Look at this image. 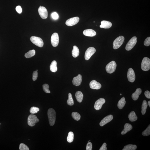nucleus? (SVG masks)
I'll list each match as a JSON object with an SVG mask.
<instances>
[{
  "mask_svg": "<svg viewBox=\"0 0 150 150\" xmlns=\"http://www.w3.org/2000/svg\"><path fill=\"white\" fill-rule=\"evenodd\" d=\"M82 76L80 74L78 75L76 77L73 78L72 81L73 84L76 86L80 85L82 82Z\"/></svg>",
  "mask_w": 150,
  "mask_h": 150,
  "instance_id": "15",
  "label": "nucleus"
},
{
  "mask_svg": "<svg viewBox=\"0 0 150 150\" xmlns=\"http://www.w3.org/2000/svg\"><path fill=\"white\" fill-rule=\"evenodd\" d=\"M145 95L146 98H150V92L148 91H146L145 92Z\"/></svg>",
  "mask_w": 150,
  "mask_h": 150,
  "instance_id": "42",
  "label": "nucleus"
},
{
  "mask_svg": "<svg viewBox=\"0 0 150 150\" xmlns=\"http://www.w3.org/2000/svg\"><path fill=\"white\" fill-rule=\"evenodd\" d=\"M148 104L149 105V106L150 107V101H149L148 102Z\"/></svg>",
  "mask_w": 150,
  "mask_h": 150,
  "instance_id": "43",
  "label": "nucleus"
},
{
  "mask_svg": "<svg viewBox=\"0 0 150 150\" xmlns=\"http://www.w3.org/2000/svg\"><path fill=\"white\" fill-rule=\"evenodd\" d=\"M90 86L91 88L96 90H99L101 87V84L95 80L91 81L90 83Z\"/></svg>",
  "mask_w": 150,
  "mask_h": 150,
  "instance_id": "16",
  "label": "nucleus"
},
{
  "mask_svg": "<svg viewBox=\"0 0 150 150\" xmlns=\"http://www.w3.org/2000/svg\"><path fill=\"white\" fill-rule=\"evenodd\" d=\"M92 144L90 142H88L86 146V150H92Z\"/></svg>",
  "mask_w": 150,
  "mask_h": 150,
  "instance_id": "38",
  "label": "nucleus"
},
{
  "mask_svg": "<svg viewBox=\"0 0 150 150\" xmlns=\"http://www.w3.org/2000/svg\"><path fill=\"white\" fill-rule=\"evenodd\" d=\"M1 123H0V124H1Z\"/></svg>",
  "mask_w": 150,
  "mask_h": 150,
  "instance_id": "48",
  "label": "nucleus"
},
{
  "mask_svg": "<svg viewBox=\"0 0 150 150\" xmlns=\"http://www.w3.org/2000/svg\"><path fill=\"white\" fill-rule=\"evenodd\" d=\"M75 97L77 101L79 103H81L83 98L84 95L82 92L78 91L76 92Z\"/></svg>",
  "mask_w": 150,
  "mask_h": 150,
  "instance_id": "21",
  "label": "nucleus"
},
{
  "mask_svg": "<svg viewBox=\"0 0 150 150\" xmlns=\"http://www.w3.org/2000/svg\"><path fill=\"white\" fill-rule=\"evenodd\" d=\"M41 7V6H40V7Z\"/></svg>",
  "mask_w": 150,
  "mask_h": 150,
  "instance_id": "46",
  "label": "nucleus"
},
{
  "mask_svg": "<svg viewBox=\"0 0 150 150\" xmlns=\"http://www.w3.org/2000/svg\"><path fill=\"white\" fill-rule=\"evenodd\" d=\"M101 25L100 26V27L105 29L110 28L112 25V23L110 22L105 20L102 21L101 22Z\"/></svg>",
  "mask_w": 150,
  "mask_h": 150,
  "instance_id": "18",
  "label": "nucleus"
},
{
  "mask_svg": "<svg viewBox=\"0 0 150 150\" xmlns=\"http://www.w3.org/2000/svg\"><path fill=\"white\" fill-rule=\"evenodd\" d=\"M116 66V62L114 61H112L110 62L107 65L106 67V71L108 73L111 74L115 71Z\"/></svg>",
  "mask_w": 150,
  "mask_h": 150,
  "instance_id": "6",
  "label": "nucleus"
},
{
  "mask_svg": "<svg viewBox=\"0 0 150 150\" xmlns=\"http://www.w3.org/2000/svg\"><path fill=\"white\" fill-rule=\"evenodd\" d=\"M50 69L51 71L53 72H56L57 71V62L54 60L52 62L50 65Z\"/></svg>",
  "mask_w": 150,
  "mask_h": 150,
  "instance_id": "24",
  "label": "nucleus"
},
{
  "mask_svg": "<svg viewBox=\"0 0 150 150\" xmlns=\"http://www.w3.org/2000/svg\"><path fill=\"white\" fill-rule=\"evenodd\" d=\"M49 86L48 84H45L43 85V90L47 93H50V91L49 90Z\"/></svg>",
  "mask_w": 150,
  "mask_h": 150,
  "instance_id": "34",
  "label": "nucleus"
},
{
  "mask_svg": "<svg viewBox=\"0 0 150 150\" xmlns=\"http://www.w3.org/2000/svg\"><path fill=\"white\" fill-rule=\"evenodd\" d=\"M74 133L72 132H69L67 137V141L68 142L71 143L72 142L74 139Z\"/></svg>",
  "mask_w": 150,
  "mask_h": 150,
  "instance_id": "29",
  "label": "nucleus"
},
{
  "mask_svg": "<svg viewBox=\"0 0 150 150\" xmlns=\"http://www.w3.org/2000/svg\"><path fill=\"white\" fill-rule=\"evenodd\" d=\"M79 48L76 46H73V49L72 52L73 57L76 58L79 56Z\"/></svg>",
  "mask_w": 150,
  "mask_h": 150,
  "instance_id": "25",
  "label": "nucleus"
},
{
  "mask_svg": "<svg viewBox=\"0 0 150 150\" xmlns=\"http://www.w3.org/2000/svg\"><path fill=\"white\" fill-rule=\"evenodd\" d=\"M96 50L93 47H90L87 49L85 53L84 58L86 60H88L90 59L91 57L95 53Z\"/></svg>",
  "mask_w": 150,
  "mask_h": 150,
  "instance_id": "8",
  "label": "nucleus"
},
{
  "mask_svg": "<svg viewBox=\"0 0 150 150\" xmlns=\"http://www.w3.org/2000/svg\"><path fill=\"white\" fill-rule=\"evenodd\" d=\"M35 54V51L34 49L30 50L25 54V57L26 58H31Z\"/></svg>",
  "mask_w": 150,
  "mask_h": 150,
  "instance_id": "28",
  "label": "nucleus"
},
{
  "mask_svg": "<svg viewBox=\"0 0 150 150\" xmlns=\"http://www.w3.org/2000/svg\"><path fill=\"white\" fill-rule=\"evenodd\" d=\"M83 34L86 36L93 37L95 36L96 35L95 31L91 29H88L84 30Z\"/></svg>",
  "mask_w": 150,
  "mask_h": 150,
  "instance_id": "17",
  "label": "nucleus"
},
{
  "mask_svg": "<svg viewBox=\"0 0 150 150\" xmlns=\"http://www.w3.org/2000/svg\"><path fill=\"white\" fill-rule=\"evenodd\" d=\"M36 71L38 72V70H36Z\"/></svg>",
  "mask_w": 150,
  "mask_h": 150,
  "instance_id": "44",
  "label": "nucleus"
},
{
  "mask_svg": "<svg viewBox=\"0 0 150 150\" xmlns=\"http://www.w3.org/2000/svg\"><path fill=\"white\" fill-rule=\"evenodd\" d=\"M147 106L148 104L146 100H144L142 105L141 111L142 114L143 115H144L146 114Z\"/></svg>",
  "mask_w": 150,
  "mask_h": 150,
  "instance_id": "26",
  "label": "nucleus"
},
{
  "mask_svg": "<svg viewBox=\"0 0 150 150\" xmlns=\"http://www.w3.org/2000/svg\"><path fill=\"white\" fill-rule=\"evenodd\" d=\"M141 68L144 71H148L150 69V60L147 57H144L141 64Z\"/></svg>",
  "mask_w": 150,
  "mask_h": 150,
  "instance_id": "3",
  "label": "nucleus"
},
{
  "mask_svg": "<svg viewBox=\"0 0 150 150\" xmlns=\"http://www.w3.org/2000/svg\"><path fill=\"white\" fill-rule=\"evenodd\" d=\"M142 135L144 136H147L150 135V125L148 126L146 130L142 133Z\"/></svg>",
  "mask_w": 150,
  "mask_h": 150,
  "instance_id": "33",
  "label": "nucleus"
},
{
  "mask_svg": "<svg viewBox=\"0 0 150 150\" xmlns=\"http://www.w3.org/2000/svg\"><path fill=\"white\" fill-rule=\"evenodd\" d=\"M16 10L18 13H21L22 12V9L20 6H17L16 8Z\"/></svg>",
  "mask_w": 150,
  "mask_h": 150,
  "instance_id": "40",
  "label": "nucleus"
},
{
  "mask_svg": "<svg viewBox=\"0 0 150 150\" xmlns=\"http://www.w3.org/2000/svg\"><path fill=\"white\" fill-rule=\"evenodd\" d=\"M107 144L106 143H104L102 146L100 148V150H106L107 148L106 147Z\"/></svg>",
  "mask_w": 150,
  "mask_h": 150,
  "instance_id": "41",
  "label": "nucleus"
},
{
  "mask_svg": "<svg viewBox=\"0 0 150 150\" xmlns=\"http://www.w3.org/2000/svg\"><path fill=\"white\" fill-rule=\"evenodd\" d=\"M137 146L136 145L130 144L124 146L123 150H135L136 149Z\"/></svg>",
  "mask_w": 150,
  "mask_h": 150,
  "instance_id": "27",
  "label": "nucleus"
},
{
  "mask_svg": "<svg viewBox=\"0 0 150 150\" xmlns=\"http://www.w3.org/2000/svg\"><path fill=\"white\" fill-rule=\"evenodd\" d=\"M133 127L131 124H126L124 126V130L121 132V134L124 135L125 134L131 130Z\"/></svg>",
  "mask_w": 150,
  "mask_h": 150,
  "instance_id": "20",
  "label": "nucleus"
},
{
  "mask_svg": "<svg viewBox=\"0 0 150 150\" xmlns=\"http://www.w3.org/2000/svg\"><path fill=\"white\" fill-rule=\"evenodd\" d=\"M52 16L54 20H57L58 18V15L56 12H54L52 14Z\"/></svg>",
  "mask_w": 150,
  "mask_h": 150,
  "instance_id": "39",
  "label": "nucleus"
},
{
  "mask_svg": "<svg viewBox=\"0 0 150 150\" xmlns=\"http://www.w3.org/2000/svg\"><path fill=\"white\" fill-rule=\"evenodd\" d=\"M126 103L125 98L124 97H123L119 100L118 103V107L119 109H122Z\"/></svg>",
  "mask_w": 150,
  "mask_h": 150,
  "instance_id": "23",
  "label": "nucleus"
},
{
  "mask_svg": "<svg viewBox=\"0 0 150 150\" xmlns=\"http://www.w3.org/2000/svg\"><path fill=\"white\" fill-rule=\"evenodd\" d=\"M38 76V73L37 71H35L33 72V80L35 81L36 80Z\"/></svg>",
  "mask_w": 150,
  "mask_h": 150,
  "instance_id": "37",
  "label": "nucleus"
},
{
  "mask_svg": "<svg viewBox=\"0 0 150 150\" xmlns=\"http://www.w3.org/2000/svg\"><path fill=\"white\" fill-rule=\"evenodd\" d=\"M79 18L78 17H75L68 19L66 22V24L68 26H74L77 24L79 22Z\"/></svg>",
  "mask_w": 150,
  "mask_h": 150,
  "instance_id": "12",
  "label": "nucleus"
},
{
  "mask_svg": "<svg viewBox=\"0 0 150 150\" xmlns=\"http://www.w3.org/2000/svg\"><path fill=\"white\" fill-rule=\"evenodd\" d=\"M144 45L146 46H149L150 45V37L147 38L144 42Z\"/></svg>",
  "mask_w": 150,
  "mask_h": 150,
  "instance_id": "36",
  "label": "nucleus"
},
{
  "mask_svg": "<svg viewBox=\"0 0 150 150\" xmlns=\"http://www.w3.org/2000/svg\"><path fill=\"white\" fill-rule=\"evenodd\" d=\"M39 121L36 116L31 114L28 116V124L30 127H32L35 125L36 123Z\"/></svg>",
  "mask_w": 150,
  "mask_h": 150,
  "instance_id": "4",
  "label": "nucleus"
},
{
  "mask_svg": "<svg viewBox=\"0 0 150 150\" xmlns=\"http://www.w3.org/2000/svg\"><path fill=\"white\" fill-rule=\"evenodd\" d=\"M120 95H122V94H120Z\"/></svg>",
  "mask_w": 150,
  "mask_h": 150,
  "instance_id": "45",
  "label": "nucleus"
},
{
  "mask_svg": "<svg viewBox=\"0 0 150 150\" xmlns=\"http://www.w3.org/2000/svg\"><path fill=\"white\" fill-rule=\"evenodd\" d=\"M105 102V100L104 99L101 98L99 99L95 102L94 107L95 109L97 110H100Z\"/></svg>",
  "mask_w": 150,
  "mask_h": 150,
  "instance_id": "13",
  "label": "nucleus"
},
{
  "mask_svg": "<svg viewBox=\"0 0 150 150\" xmlns=\"http://www.w3.org/2000/svg\"><path fill=\"white\" fill-rule=\"evenodd\" d=\"M67 104L70 106H72L74 104V101L72 98V95L71 93L68 94V99L67 101Z\"/></svg>",
  "mask_w": 150,
  "mask_h": 150,
  "instance_id": "30",
  "label": "nucleus"
},
{
  "mask_svg": "<svg viewBox=\"0 0 150 150\" xmlns=\"http://www.w3.org/2000/svg\"><path fill=\"white\" fill-rule=\"evenodd\" d=\"M51 43L53 47H56L58 45L59 37L58 33H55L52 35L51 38Z\"/></svg>",
  "mask_w": 150,
  "mask_h": 150,
  "instance_id": "9",
  "label": "nucleus"
},
{
  "mask_svg": "<svg viewBox=\"0 0 150 150\" xmlns=\"http://www.w3.org/2000/svg\"><path fill=\"white\" fill-rule=\"evenodd\" d=\"M19 149L20 150H29V148L26 145L23 143H21L20 145Z\"/></svg>",
  "mask_w": 150,
  "mask_h": 150,
  "instance_id": "35",
  "label": "nucleus"
},
{
  "mask_svg": "<svg viewBox=\"0 0 150 150\" xmlns=\"http://www.w3.org/2000/svg\"><path fill=\"white\" fill-rule=\"evenodd\" d=\"M30 40L33 44L40 47H42L44 45V43L40 38L35 36H31Z\"/></svg>",
  "mask_w": 150,
  "mask_h": 150,
  "instance_id": "5",
  "label": "nucleus"
},
{
  "mask_svg": "<svg viewBox=\"0 0 150 150\" xmlns=\"http://www.w3.org/2000/svg\"><path fill=\"white\" fill-rule=\"evenodd\" d=\"M137 41L136 37H133L129 41L126 45L125 49L127 51H130L133 48L136 44Z\"/></svg>",
  "mask_w": 150,
  "mask_h": 150,
  "instance_id": "7",
  "label": "nucleus"
},
{
  "mask_svg": "<svg viewBox=\"0 0 150 150\" xmlns=\"http://www.w3.org/2000/svg\"><path fill=\"white\" fill-rule=\"evenodd\" d=\"M142 92V90L140 88L137 89L136 91L132 95V98L135 101L138 99L139 96L141 94Z\"/></svg>",
  "mask_w": 150,
  "mask_h": 150,
  "instance_id": "19",
  "label": "nucleus"
},
{
  "mask_svg": "<svg viewBox=\"0 0 150 150\" xmlns=\"http://www.w3.org/2000/svg\"><path fill=\"white\" fill-rule=\"evenodd\" d=\"M48 116L49 124L51 126H53L56 120V113L55 110L53 108H49L48 111Z\"/></svg>",
  "mask_w": 150,
  "mask_h": 150,
  "instance_id": "1",
  "label": "nucleus"
},
{
  "mask_svg": "<svg viewBox=\"0 0 150 150\" xmlns=\"http://www.w3.org/2000/svg\"><path fill=\"white\" fill-rule=\"evenodd\" d=\"M128 118L129 120L131 122H134L136 121L138 119V117L136 115L135 112L134 111H132L128 115Z\"/></svg>",
  "mask_w": 150,
  "mask_h": 150,
  "instance_id": "22",
  "label": "nucleus"
},
{
  "mask_svg": "<svg viewBox=\"0 0 150 150\" xmlns=\"http://www.w3.org/2000/svg\"><path fill=\"white\" fill-rule=\"evenodd\" d=\"M113 116L112 115H109L105 117L102 120L100 123V126L103 127L108 123L109 122L112 120Z\"/></svg>",
  "mask_w": 150,
  "mask_h": 150,
  "instance_id": "14",
  "label": "nucleus"
},
{
  "mask_svg": "<svg viewBox=\"0 0 150 150\" xmlns=\"http://www.w3.org/2000/svg\"><path fill=\"white\" fill-rule=\"evenodd\" d=\"M124 40V37L120 36L117 37L114 41L113 48L114 49L119 48L122 45Z\"/></svg>",
  "mask_w": 150,
  "mask_h": 150,
  "instance_id": "2",
  "label": "nucleus"
},
{
  "mask_svg": "<svg viewBox=\"0 0 150 150\" xmlns=\"http://www.w3.org/2000/svg\"><path fill=\"white\" fill-rule=\"evenodd\" d=\"M39 110L40 109L39 108L33 106L30 108V112L32 114H36L37 113Z\"/></svg>",
  "mask_w": 150,
  "mask_h": 150,
  "instance_id": "32",
  "label": "nucleus"
},
{
  "mask_svg": "<svg viewBox=\"0 0 150 150\" xmlns=\"http://www.w3.org/2000/svg\"><path fill=\"white\" fill-rule=\"evenodd\" d=\"M128 79L129 82L133 83L135 79V75L134 71L131 68H129L127 74Z\"/></svg>",
  "mask_w": 150,
  "mask_h": 150,
  "instance_id": "10",
  "label": "nucleus"
},
{
  "mask_svg": "<svg viewBox=\"0 0 150 150\" xmlns=\"http://www.w3.org/2000/svg\"><path fill=\"white\" fill-rule=\"evenodd\" d=\"M89 141H88V142H89Z\"/></svg>",
  "mask_w": 150,
  "mask_h": 150,
  "instance_id": "47",
  "label": "nucleus"
},
{
  "mask_svg": "<svg viewBox=\"0 0 150 150\" xmlns=\"http://www.w3.org/2000/svg\"><path fill=\"white\" fill-rule=\"evenodd\" d=\"M38 12L40 17L43 19L47 18L48 16V12L47 9L45 7H40L38 9Z\"/></svg>",
  "mask_w": 150,
  "mask_h": 150,
  "instance_id": "11",
  "label": "nucleus"
},
{
  "mask_svg": "<svg viewBox=\"0 0 150 150\" xmlns=\"http://www.w3.org/2000/svg\"><path fill=\"white\" fill-rule=\"evenodd\" d=\"M73 119L76 121H79L80 119L81 116L79 113L76 112H73L71 114Z\"/></svg>",
  "mask_w": 150,
  "mask_h": 150,
  "instance_id": "31",
  "label": "nucleus"
}]
</instances>
